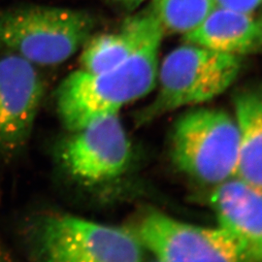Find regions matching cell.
<instances>
[{"mask_svg":"<svg viewBox=\"0 0 262 262\" xmlns=\"http://www.w3.org/2000/svg\"><path fill=\"white\" fill-rule=\"evenodd\" d=\"M184 39L219 53L241 56L262 47V20L253 13L215 6Z\"/></svg>","mask_w":262,"mask_h":262,"instance_id":"obj_10","label":"cell"},{"mask_svg":"<svg viewBox=\"0 0 262 262\" xmlns=\"http://www.w3.org/2000/svg\"><path fill=\"white\" fill-rule=\"evenodd\" d=\"M25 245L29 262H142L144 249L131 230L64 213L31 219Z\"/></svg>","mask_w":262,"mask_h":262,"instance_id":"obj_2","label":"cell"},{"mask_svg":"<svg viewBox=\"0 0 262 262\" xmlns=\"http://www.w3.org/2000/svg\"><path fill=\"white\" fill-rule=\"evenodd\" d=\"M240 69V56L190 43L176 48L160 64L159 94L146 118L215 98L231 85Z\"/></svg>","mask_w":262,"mask_h":262,"instance_id":"obj_5","label":"cell"},{"mask_svg":"<svg viewBox=\"0 0 262 262\" xmlns=\"http://www.w3.org/2000/svg\"><path fill=\"white\" fill-rule=\"evenodd\" d=\"M164 30L151 33L119 66L101 73L79 69L67 76L56 92L58 117L68 131L76 130L149 94L158 81L159 53Z\"/></svg>","mask_w":262,"mask_h":262,"instance_id":"obj_1","label":"cell"},{"mask_svg":"<svg viewBox=\"0 0 262 262\" xmlns=\"http://www.w3.org/2000/svg\"><path fill=\"white\" fill-rule=\"evenodd\" d=\"M157 262H159V261H157Z\"/></svg>","mask_w":262,"mask_h":262,"instance_id":"obj_16","label":"cell"},{"mask_svg":"<svg viewBox=\"0 0 262 262\" xmlns=\"http://www.w3.org/2000/svg\"><path fill=\"white\" fill-rule=\"evenodd\" d=\"M235 113L239 132L236 177L262 189V85L237 94Z\"/></svg>","mask_w":262,"mask_h":262,"instance_id":"obj_12","label":"cell"},{"mask_svg":"<svg viewBox=\"0 0 262 262\" xmlns=\"http://www.w3.org/2000/svg\"><path fill=\"white\" fill-rule=\"evenodd\" d=\"M215 7V0H151L150 8L164 32L186 34Z\"/></svg>","mask_w":262,"mask_h":262,"instance_id":"obj_13","label":"cell"},{"mask_svg":"<svg viewBox=\"0 0 262 262\" xmlns=\"http://www.w3.org/2000/svg\"><path fill=\"white\" fill-rule=\"evenodd\" d=\"M170 154L176 167L196 183L214 187L237 175L239 132L235 118L200 108L175 123Z\"/></svg>","mask_w":262,"mask_h":262,"instance_id":"obj_4","label":"cell"},{"mask_svg":"<svg viewBox=\"0 0 262 262\" xmlns=\"http://www.w3.org/2000/svg\"><path fill=\"white\" fill-rule=\"evenodd\" d=\"M159 28H162L149 6L126 20L120 30L90 38L81 56V69L91 73L112 69Z\"/></svg>","mask_w":262,"mask_h":262,"instance_id":"obj_11","label":"cell"},{"mask_svg":"<svg viewBox=\"0 0 262 262\" xmlns=\"http://www.w3.org/2000/svg\"><path fill=\"white\" fill-rule=\"evenodd\" d=\"M114 4H118L125 9H135L146 0H109Z\"/></svg>","mask_w":262,"mask_h":262,"instance_id":"obj_15","label":"cell"},{"mask_svg":"<svg viewBox=\"0 0 262 262\" xmlns=\"http://www.w3.org/2000/svg\"><path fill=\"white\" fill-rule=\"evenodd\" d=\"M133 232L159 262H253L220 226L191 225L159 211L146 213Z\"/></svg>","mask_w":262,"mask_h":262,"instance_id":"obj_7","label":"cell"},{"mask_svg":"<svg viewBox=\"0 0 262 262\" xmlns=\"http://www.w3.org/2000/svg\"><path fill=\"white\" fill-rule=\"evenodd\" d=\"M69 132L56 149V161L77 186L97 189L128 169L132 147L118 115L102 117Z\"/></svg>","mask_w":262,"mask_h":262,"instance_id":"obj_6","label":"cell"},{"mask_svg":"<svg viewBox=\"0 0 262 262\" xmlns=\"http://www.w3.org/2000/svg\"><path fill=\"white\" fill-rule=\"evenodd\" d=\"M94 29V18L84 11L20 7L0 15V48L33 66H56L84 47Z\"/></svg>","mask_w":262,"mask_h":262,"instance_id":"obj_3","label":"cell"},{"mask_svg":"<svg viewBox=\"0 0 262 262\" xmlns=\"http://www.w3.org/2000/svg\"><path fill=\"white\" fill-rule=\"evenodd\" d=\"M215 6L227 9L253 13L262 5V0H215Z\"/></svg>","mask_w":262,"mask_h":262,"instance_id":"obj_14","label":"cell"},{"mask_svg":"<svg viewBox=\"0 0 262 262\" xmlns=\"http://www.w3.org/2000/svg\"><path fill=\"white\" fill-rule=\"evenodd\" d=\"M217 226L240 244L253 262H262V189L234 177L210 194Z\"/></svg>","mask_w":262,"mask_h":262,"instance_id":"obj_9","label":"cell"},{"mask_svg":"<svg viewBox=\"0 0 262 262\" xmlns=\"http://www.w3.org/2000/svg\"><path fill=\"white\" fill-rule=\"evenodd\" d=\"M35 66L6 53L0 56V161H10L27 146L44 94Z\"/></svg>","mask_w":262,"mask_h":262,"instance_id":"obj_8","label":"cell"}]
</instances>
